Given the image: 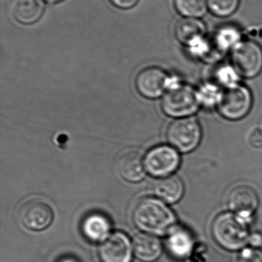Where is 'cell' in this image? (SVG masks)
<instances>
[{
    "instance_id": "603a6c76",
    "label": "cell",
    "mask_w": 262,
    "mask_h": 262,
    "mask_svg": "<svg viewBox=\"0 0 262 262\" xmlns=\"http://www.w3.org/2000/svg\"><path fill=\"white\" fill-rule=\"evenodd\" d=\"M237 73L234 68L230 66H223L218 69L216 73V78L218 82L226 86V88L237 84Z\"/></svg>"
},
{
    "instance_id": "e0dca14e",
    "label": "cell",
    "mask_w": 262,
    "mask_h": 262,
    "mask_svg": "<svg viewBox=\"0 0 262 262\" xmlns=\"http://www.w3.org/2000/svg\"><path fill=\"white\" fill-rule=\"evenodd\" d=\"M184 184L179 177L169 176L158 180L154 186L155 195L166 203L172 204L181 200L184 194Z\"/></svg>"
},
{
    "instance_id": "52a82bcc",
    "label": "cell",
    "mask_w": 262,
    "mask_h": 262,
    "mask_svg": "<svg viewBox=\"0 0 262 262\" xmlns=\"http://www.w3.org/2000/svg\"><path fill=\"white\" fill-rule=\"evenodd\" d=\"M146 171L152 177H164L172 175L180 164L179 154L175 148L158 146L149 150L144 160Z\"/></svg>"
},
{
    "instance_id": "d4e9b609",
    "label": "cell",
    "mask_w": 262,
    "mask_h": 262,
    "mask_svg": "<svg viewBox=\"0 0 262 262\" xmlns=\"http://www.w3.org/2000/svg\"><path fill=\"white\" fill-rule=\"evenodd\" d=\"M249 141L252 146L255 147H262V130L257 128L251 133Z\"/></svg>"
},
{
    "instance_id": "484cf974",
    "label": "cell",
    "mask_w": 262,
    "mask_h": 262,
    "mask_svg": "<svg viewBox=\"0 0 262 262\" xmlns=\"http://www.w3.org/2000/svg\"><path fill=\"white\" fill-rule=\"evenodd\" d=\"M111 1L112 4L119 9H128L135 6L138 0H111Z\"/></svg>"
},
{
    "instance_id": "cb8c5ba5",
    "label": "cell",
    "mask_w": 262,
    "mask_h": 262,
    "mask_svg": "<svg viewBox=\"0 0 262 262\" xmlns=\"http://www.w3.org/2000/svg\"><path fill=\"white\" fill-rule=\"evenodd\" d=\"M239 262H262V252L258 249L248 248L241 252Z\"/></svg>"
},
{
    "instance_id": "9c48e42d",
    "label": "cell",
    "mask_w": 262,
    "mask_h": 262,
    "mask_svg": "<svg viewBox=\"0 0 262 262\" xmlns=\"http://www.w3.org/2000/svg\"><path fill=\"white\" fill-rule=\"evenodd\" d=\"M167 74L158 67H149L142 70L135 78V87L142 96L149 99L159 98L170 84Z\"/></svg>"
},
{
    "instance_id": "2e32d148",
    "label": "cell",
    "mask_w": 262,
    "mask_h": 262,
    "mask_svg": "<svg viewBox=\"0 0 262 262\" xmlns=\"http://www.w3.org/2000/svg\"><path fill=\"white\" fill-rule=\"evenodd\" d=\"M82 229L88 240L102 243L110 235L111 223L103 214L92 213L85 219Z\"/></svg>"
},
{
    "instance_id": "83f0119b",
    "label": "cell",
    "mask_w": 262,
    "mask_h": 262,
    "mask_svg": "<svg viewBox=\"0 0 262 262\" xmlns=\"http://www.w3.org/2000/svg\"><path fill=\"white\" fill-rule=\"evenodd\" d=\"M60 262H78V261H75V260H74L73 258H65V259L62 260V261Z\"/></svg>"
},
{
    "instance_id": "ffe728a7",
    "label": "cell",
    "mask_w": 262,
    "mask_h": 262,
    "mask_svg": "<svg viewBox=\"0 0 262 262\" xmlns=\"http://www.w3.org/2000/svg\"><path fill=\"white\" fill-rule=\"evenodd\" d=\"M175 7L184 18H201L209 9L207 0H175Z\"/></svg>"
},
{
    "instance_id": "d6986e66",
    "label": "cell",
    "mask_w": 262,
    "mask_h": 262,
    "mask_svg": "<svg viewBox=\"0 0 262 262\" xmlns=\"http://www.w3.org/2000/svg\"><path fill=\"white\" fill-rule=\"evenodd\" d=\"M213 44L221 54L232 50L236 45L243 41V33L238 26L224 25L214 32L212 38Z\"/></svg>"
},
{
    "instance_id": "7a4b0ae2",
    "label": "cell",
    "mask_w": 262,
    "mask_h": 262,
    "mask_svg": "<svg viewBox=\"0 0 262 262\" xmlns=\"http://www.w3.org/2000/svg\"><path fill=\"white\" fill-rule=\"evenodd\" d=\"M212 235L218 245L235 251L243 249L249 240L246 221L232 213H223L214 220Z\"/></svg>"
},
{
    "instance_id": "8fae6325",
    "label": "cell",
    "mask_w": 262,
    "mask_h": 262,
    "mask_svg": "<svg viewBox=\"0 0 262 262\" xmlns=\"http://www.w3.org/2000/svg\"><path fill=\"white\" fill-rule=\"evenodd\" d=\"M259 200L252 188L247 186H238L232 189L228 197V206L231 210L246 221L258 209Z\"/></svg>"
},
{
    "instance_id": "9a60e30c",
    "label": "cell",
    "mask_w": 262,
    "mask_h": 262,
    "mask_svg": "<svg viewBox=\"0 0 262 262\" xmlns=\"http://www.w3.org/2000/svg\"><path fill=\"white\" fill-rule=\"evenodd\" d=\"M44 11L42 0H12L11 12L12 16L22 24H32L39 19Z\"/></svg>"
},
{
    "instance_id": "30bf717a",
    "label": "cell",
    "mask_w": 262,
    "mask_h": 262,
    "mask_svg": "<svg viewBox=\"0 0 262 262\" xmlns=\"http://www.w3.org/2000/svg\"><path fill=\"white\" fill-rule=\"evenodd\" d=\"M132 252L130 240L120 232L110 234L102 242L98 249L102 262H131Z\"/></svg>"
},
{
    "instance_id": "7c38bea8",
    "label": "cell",
    "mask_w": 262,
    "mask_h": 262,
    "mask_svg": "<svg viewBox=\"0 0 262 262\" xmlns=\"http://www.w3.org/2000/svg\"><path fill=\"white\" fill-rule=\"evenodd\" d=\"M117 169L122 178L130 183H138L146 175V166L136 151H128L118 158Z\"/></svg>"
},
{
    "instance_id": "4fadbf2b",
    "label": "cell",
    "mask_w": 262,
    "mask_h": 262,
    "mask_svg": "<svg viewBox=\"0 0 262 262\" xmlns=\"http://www.w3.org/2000/svg\"><path fill=\"white\" fill-rule=\"evenodd\" d=\"M132 249L135 256L143 262H153L163 253L161 242L155 235L139 233L132 242Z\"/></svg>"
},
{
    "instance_id": "3957f363",
    "label": "cell",
    "mask_w": 262,
    "mask_h": 262,
    "mask_svg": "<svg viewBox=\"0 0 262 262\" xmlns=\"http://www.w3.org/2000/svg\"><path fill=\"white\" fill-rule=\"evenodd\" d=\"M198 92L189 85L177 84L169 88L162 101L163 112L172 118H185L199 108Z\"/></svg>"
},
{
    "instance_id": "ba28073f",
    "label": "cell",
    "mask_w": 262,
    "mask_h": 262,
    "mask_svg": "<svg viewBox=\"0 0 262 262\" xmlns=\"http://www.w3.org/2000/svg\"><path fill=\"white\" fill-rule=\"evenodd\" d=\"M22 224L32 231H42L50 226L53 212L46 202L30 200L23 203L18 211Z\"/></svg>"
},
{
    "instance_id": "277c9868",
    "label": "cell",
    "mask_w": 262,
    "mask_h": 262,
    "mask_svg": "<svg viewBox=\"0 0 262 262\" xmlns=\"http://www.w3.org/2000/svg\"><path fill=\"white\" fill-rule=\"evenodd\" d=\"M252 96L250 91L241 84L226 88L220 94L217 107L220 115L229 121L245 118L251 110Z\"/></svg>"
},
{
    "instance_id": "44dd1931",
    "label": "cell",
    "mask_w": 262,
    "mask_h": 262,
    "mask_svg": "<svg viewBox=\"0 0 262 262\" xmlns=\"http://www.w3.org/2000/svg\"><path fill=\"white\" fill-rule=\"evenodd\" d=\"M209 12L219 18L233 15L239 7L241 0H207Z\"/></svg>"
},
{
    "instance_id": "8992f818",
    "label": "cell",
    "mask_w": 262,
    "mask_h": 262,
    "mask_svg": "<svg viewBox=\"0 0 262 262\" xmlns=\"http://www.w3.org/2000/svg\"><path fill=\"white\" fill-rule=\"evenodd\" d=\"M201 130L198 121L192 118H181L169 125L167 140L172 147L182 152L194 150L199 144Z\"/></svg>"
},
{
    "instance_id": "7402d4cb",
    "label": "cell",
    "mask_w": 262,
    "mask_h": 262,
    "mask_svg": "<svg viewBox=\"0 0 262 262\" xmlns=\"http://www.w3.org/2000/svg\"><path fill=\"white\" fill-rule=\"evenodd\" d=\"M198 92L200 104H204L207 107L218 104L220 94H221L216 86L212 84H206L200 89L199 92Z\"/></svg>"
},
{
    "instance_id": "5bb4252c",
    "label": "cell",
    "mask_w": 262,
    "mask_h": 262,
    "mask_svg": "<svg viewBox=\"0 0 262 262\" xmlns=\"http://www.w3.org/2000/svg\"><path fill=\"white\" fill-rule=\"evenodd\" d=\"M175 35L181 44L189 47L206 36V24L199 18H182L175 25Z\"/></svg>"
},
{
    "instance_id": "5b68a950",
    "label": "cell",
    "mask_w": 262,
    "mask_h": 262,
    "mask_svg": "<svg viewBox=\"0 0 262 262\" xmlns=\"http://www.w3.org/2000/svg\"><path fill=\"white\" fill-rule=\"evenodd\" d=\"M231 61L238 75L255 78L262 71V47L254 40H243L231 51Z\"/></svg>"
},
{
    "instance_id": "ac0fdd59",
    "label": "cell",
    "mask_w": 262,
    "mask_h": 262,
    "mask_svg": "<svg viewBox=\"0 0 262 262\" xmlns=\"http://www.w3.org/2000/svg\"><path fill=\"white\" fill-rule=\"evenodd\" d=\"M193 238L190 232L183 228H175L169 232L167 247L169 252L175 258L189 256L193 249Z\"/></svg>"
},
{
    "instance_id": "f1b7e54d",
    "label": "cell",
    "mask_w": 262,
    "mask_h": 262,
    "mask_svg": "<svg viewBox=\"0 0 262 262\" xmlns=\"http://www.w3.org/2000/svg\"><path fill=\"white\" fill-rule=\"evenodd\" d=\"M46 1L48 2V3H58V2L62 1V0H46Z\"/></svg>"
},
{
    "instance_id": "6da1fadb",
    "label": "cell",
    "mask_w": 262,
    "mask_h": 262,
    "mask_svg": "<svg viewBox=\"0 0 262 262\" xmlns=\"http://www.w3.org/2000/svg\"><path fill=\"white\" fill-rule=\"evenodd\" d=\"M132 220L140 230L153 235L169 233L175 223L172 211L161 200L152 197L142 199L136 203Z\"/></svg>"
},
{
    "instance_id": "4316f807",
    "label": "cell",
    "mask_w": 262,
    "mask_h": 262,
    "mask_svg": "<svg viewBox=\"0 0 262 262\" xmlns=\"http://www.w3.org/2000/svg\"><path fill=\"white\" fill-rule=\"evenodd\" d=\"M249 241L255 247H260L262 246V236L259 234H254L249 237Z\"/></svg>"
}]
</instances>
